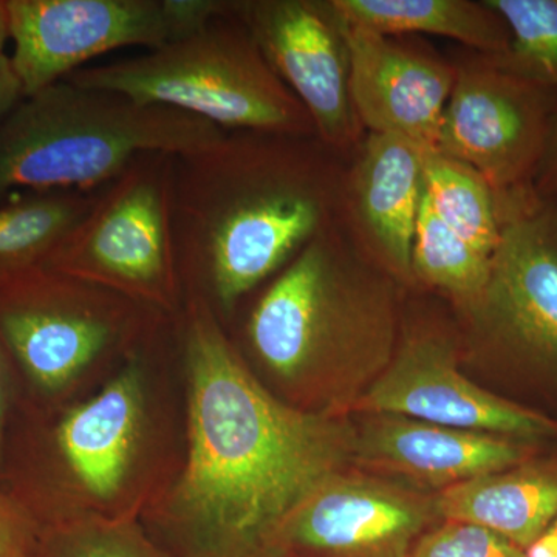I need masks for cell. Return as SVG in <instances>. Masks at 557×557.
<instances>
[{
	"mask_svg": "<svg viewBox=\"0 0 557 557\" xmlns=\"http://www.w3.org/2000/svg\"><path fill=\"white\" fill-rule=\"evenodd\" d=\"M440 520L435 494L354 467L321 483L271 547L293 557H409Z\"/></svg>",
	"mask_w": 557,
	"mask_h": 557,
	"instance_id": "cell-12",
	"label": "cell"
},
{
	"mask_svg": "<svg viewBox=\"0 0 557 557\" xmlns=\"http://www.w3.org/2000/svg\"><path fill=\"white\" fill-rule=\"evenodd\" d=\"M97 193L42 190L0 200V274L40 265L87 214Z\"/></svg>",
	"mask_w": 557,
	"mask_h": 557,
	"instance_id": "cell-21",
	"label": "cell"
},
{
	"mask_svg": "<svg viewBox=\"0 0 557 557\" xmlns=\"http://www.w3.org/2000/svg\"><path fill=\"white\" fill-rule=\"evenodd\" d=\"M355 467L429 494L534 457V446L392 413H359Z\"/></svg>",
	"mask_w": 557,
	"mask_h": 557,
	"instance_id": "cell-15",
	"label": "cell"
},
{
	"mask_svg": "<svg viewBox=\"0 0 557 557\" xmlns=\"http://www.w3.org/2000/svg\"><path fill=\"white\" fill-rule=\"evenodd\" d=\"M225 132L182 110L61 79L0 124V200L20 189H100L139 153L188 152Z\"/></svg>",
	"mask_w": 557,
	"mask_h": 557,
	"instance_id": "cell-4",
	"label": "cell"
},
{
	"mask_svg": "<svg viewBox=\"0 0 557 557\" xmlns=\"http://www.w3.org/2000/svg\"><path fill=\"white\" fill-rule=\"evenodd\" d=\"M545 211H547L549 228H552L553 239L557 247V197L556 199L544 201Z\"/></svg>",
	"mask_w": 557,
	"mask_h": 557,
	"instance_id": "cell-31",
	"label": "cell"
},
{
	"mask_svg": "<svg viewBox=\"0 0 557 557\" xmlns=\"http://www.w3.org/2000/svg\"><path fill=\"white\" fill-rule=\"evenodd\" d=\"M175 153H139L98 189L79 220L40 265L171 307L178 271L172 237Z\"/></svg>",
	"mask_w": 557,
	"mask_h": 557,
	"instance_id": "cell-6",
	"label": "cell"
},
{
	"mask_svg": "<svg viewBox=\"0 0 557 557\" xmlns=\"http://www.w3.org/2000/svg\"><path fill=\"white\" fill-rule=\"evenodd\" d=\"M230 9L231 0H7L10 58L30 97L94 58L161 49Z\"/></svg>",
	"mask_w": 557,
	"mask_h": 557,
	"instance_id": "cell-7",
	"label": "cell"
},
{
	"mask_svg": "<svg viewBox=\"0 0 557 557\" xmlns=\"http://www.w3.org/2000/svg\"><path fill=\"white\" fill-rule=\"evenodd\" d=\"M531 189L541 201L553 200L557 197V108L553 113L547 149H545L544 159H542Z\"/></svg>",
	"mask_w": 557,
	"mask_h": 557,
	"instance_id": "cell-26",
	"label": "cell"
},
{
	"mask_svg": "<svg viewBox=\"0 0 557 557\" xmlns=\"http://www.w3.org/2000/svg\"><path fill=\"white\" fill-rule=\"evenodd\" d=\"M131 318L119 296L47 267L0 274V338L44 387L89 368L129 333Z\"/></svg>",
	"mask_w": 557,
	"mask_h": 557,
	"instance_id": "cell-9",
	"label": "cell"
},
{
	"mask_svg": "<svg viewBox=\"0 0 557 557\" xmlns=\"http://www.w3.org/2000/svg\"><path fill=\"white\" fill-rule=\"evenodd\" d=\"M491 259L438 218L423 190L412 245L416 282L446 293L463 310L482 295Z\"/></svg>",
	"mask_w": 557,
	"mask_h": 557,
	"instance_id": "cell-22",
	"label": "cell"
},
{
	"mask_svg": "<svg viewBox=\"0 0 557 557\" xmlns=\"http://www.w3.org/2000/svg\"><path fill=\"white\" fill-rule=\"evenodd\" d=\"M255 557H293L289 556L288 553L282 552V549L270 547L260 552L259 555Z\"/></svg>",
	"mask_w": 557,
	"mask_h": 557,
	"instance_id": "cell-32",
	"label": "cell"
},
{
	"mask_svg": "<svg viewBox=\"0 0 557 557\" xmlns=\"http://www.w3.org/2000/svg\"><path fill=\"white\" fill-rule=\"evenodd\" d=\"M64 79L139 104L182 110L223 131L318 138L310 113L234 14V0L226 13L185 38L132 60L76 70Z\"/></svg>",
	"mask_w": 557,
	"mask_h": 557,
	"instance_id": "cell-5",
	"label": "cell"
},
{
	"mask_svg": "<svg viewBox=\"0 0 557 557\" xmlns=\"http://www.w3.org/2000/svg\"><path fill=\"white\" fill-rule=\"evenodd\" d=\"M485 2L509 33L508 49L486 60L557 101V0Z\"/></svg>",
	"mask_w": 557,
	"mask_h": 557,
	"instance_id": "cell-23",
	"label": "cell"
},
{
	"mask_svg": "<svg viewBox=\"0 0 557 557\" xmlns=\"http://www.w3.org/2000/svg\"><path fill=\"white\" fill-rule=\"evenodd\" d=\"M234 14L310 113L319 141L332 152L359 145L346 28L329 0H234Z\"/></svg>",
	"mask_w": 557,
	"mask_h": 557,
	"instance_id": "cell-11",
	"label": "cell"
},
{
	"mask_svg": "<svg viewBox=\"0 0 557 557\" xmlns=\"http://www.w3.org/2000/svg\"><path fill=\"white\" fill-rule=\"evenodd\" d=\"M0 557H27V537L3 507H0Z\"/></svg>",
	"mask_w": 557,
	"mask_h": 557,
	"instance_id": "cell-28",
	"label": "cell"
},
{
	"mask_svg": "<svg viewBox=\"0 0 557 557\" xmlns=\"http://www.w3.org/2000/svg\"><path fill=\"white\" fill-rule=\"evenodd\" d=\"M555 98L480 54L456 65L437 152L478 171L500 196L531 189L547 149Z\"/></svg>",
	"mask_w": 557,
	"mask_h": 557,
	"instance_id": "cell-10",
	"label": "cell"
},
{
	"mask_svg": "<svg viewBox=\"0 0 557 557\" xmlns=\"http://www.w3.org/2000/svg\"><path fill=\"white\" fill-rule=\"evenodd\" d=\"M0 420H2V387H0Z\"/></svg>",
	"mask_w": 557,
	"mask_h": 557,
	"instance_id": "cell-33",
	"label": "cell"
},
{
	"mask_svg": "<svg viewBox=\"0 0 557 557\" xmlns=\"http://www.w3.org/2000/svg\"><path fill=\"white\" fill-rule=\"evenodd\" d=\"M461 311L480 354L557 381V247L534 194L512 203L485 288Z\"/></svg>",
	"mask_w": 557,
	"mask_h": 557,
	"instance_id": "cell-8",
	"label": "cell"
},
{
	"mask_svg": "<svg viewBox=\"0 0 557 557\" xmlns=\"http://www.w3.org/2000/svg\"><path fill=\"white\" fill-rule=\"evenodd\" d=\"M344 28L351 100L362 127L369 134L399 135L421 148L437 149L456 65L394 36Z\"/></svg>",
	"mask_w": 557,
	"mask_h": 557,
	"instance_id": "cell-14",
	"label": "cell"
},
{
	"mask_svg": "<svg viewBox=\"0 0 557 557\" xmlns=\"http://www.w3.org/2000/svg\"><path fill=\"white\" fill-rule=\"evenodd\" d=\"M424 196L438 218L482 255L493 258L500 244L511 197L500 196L478 171L426 150Z\"/></svg>",
	"mask_w": 557,
	"mask_h": 557,
	"instance_id": "cell-20",
	"label": "cell"
},
{
	"mask_svg": "<svg viewBox=\"0 0 557 557\" xmlns=\"http://www.w3.org/2000/svg\"><path fill=\"white\" fill-rule=\"evenodd\" d=\"M409 557H525V552L486 528L440 520L418 539Z\"/></svg>",
	"mask_w": 557,
	"mask_h": 557,
	"instance_id": "cell-24",
	"label": "cell"
},
{
	"mask_svg": "<svg viewBox=\"0 0 557 557\" xmlns=\"http://www.w3.org/2000/svg\"><path fill=\"white\" fill-rule=\"evenodd\" d=\"M408 138L369 134L343 177L339 215L358 247L397 282L413 284L412 245L423 199L424 153Z\"/></svg>",
	"mask_w": 557,
	"mask_h": 557,
	"instance_id": "cell-16",
	"label": "cell"
},
{
	"mask_svg": "<svg viewBox=\"0 0 557 557\" xmlns=\"http://www.w3.org/2000/svg\"><path fill=\"white\" fill-rule=\"evenodd\" d=\"M7 40H10L9 11L7 0H0V53H3Z\"/></svg>",
	"mask_w": 557,
	"mask_h": 557,
	"instance_id": "cell-30",
	"label": "cell"
},
{
	"mask_svg": "<svg viewBox=\"0 0 557 557\" xmlns=\"http://www.w3.org/2000/svg\"><path fill=\"white\" fill-rule=\"evenodd\" d=\"M185 317L190 448L172 520L189 557H255L321 483L355 467L357 429L274 398L200 300Z\"/></svg>",
	"mask_w": 557,
	"mask_h": 557,
	"instance_id": "cell-1",
	"label": "cell"
},
{
	"mask_svg": "<svg viewBox=\"0 0 557 557\" xmlns=\"http://www.w3.org/2000/svg\"><path fill=\"white\" fill-rule=\"evenodd\" d=\"M354 412L392 413L465 431L534 443L557 438V421L480 387L458 366L456 344L418 330L398 344Z\"/></svg>",
	"mask_w": 557,
	"mask_h": 557,
	"instance_id": "cell-13",
	"label": "cell"
},
{
	"mask_svg": "<svg viewBox=\"0 0 557 557\" xmlns=\"http://www.w3.org/2000/svg\"><path fill=\"white\" fill-rule=\"evenodd\" d=\"M53 557H168L135 527L95 523L76 528L57 542Z\"/></svg>",
	"mask_w": 557,
	"mask_h": 557,
	"instance_id": "cell-25",
	"label": "cell"
},
{
	"mask_svg": "<svg viewBox=\"0 0 557 557\" xmlns=\"http://www.w3.org/2000/svg\"><path fill=\"white\" fill-rule=\"evenodd\" d=\"M332 156L317 137L251 131L175 153L178 277L219 321L338 218L344 172Z\"/></svg>",
	"mask_w": 557,
	"mask_h": 557,
	"instance_id": "cell-2",
	"label": "cell"
},
{
	"mask_svg": "<svg viewBox=\"0 0 557 557\" xmlns=\"http://www.w3.org/2000/svg\"><path fill=\"white\" fill-rule=\"evenodd\" d=\"M24 89L9 54L0 53V124L24 100Z\"/></svg>",
	"mask_w": 557,
	"mask_h": 557,
	"instance_id": "cell-27",
	"label": "cell"
},
{
	"mask_svg": "<svg viewBox=\"0 0 557 557\" xmlns=\"http://www.w3.org/2000/svg\"><path fill=\"white\" fill-rule=\"evenodd\" d=\"M525 557H557V515L544 533L525 549Z\"/></svg>",
	"mask_w": 557,
	"mask_h": 557,
	"instance_id": "cell-29",
	"label": "cell"
},
{
	"mask_svg": "<svg viewBox=\"0 0 557 557\" xmlns=\"http://www.w3.org/2000/svg\"><path fill=\"white\" fill-rule=\"evenodd\" d=\"M395 282L338 215L259 296L245 339L276 379L313 384L325 412L347 416L397 351Z\"/></svg>",
	"mask_w": 557,
	"mask_h": 557,
	"instance_id": "cell-3",
	"label": "cell"
},
{
	"mask_svg": "<svg viewBox=\"0 0 557 557\" xmlns=\"http://www.w3.org/2000/svg\"><path fill=\"white\" fill-rule=\"evenodd\" d=\"M440 519L474 523L523 552L557 515V458H530L435 494Z\"/></svg>",
	"mask_w": 557,
	"mask_h": 557,
	"instance_id": "cell-17",
	"label": "cell"
},
{
	"mask_svg": "<svg viewBox=\"0 0 557 557\" xmlns=\"http://www.w3.org/2000/svg\"><path fill=\"white\" fill-rule=\"evenodd\" d=\"M141 416L139 372L131 366L98 397L72 410L62 421V453L94 496L108 498L119 491L137 445Z\"/></svg>",
	"mask_w": 557,
	"mask_h": 557,
	"instance_id": "cell-18",
	"label": "cell"
},
{
	"mask_svg": "<svg viewBox=\"0 0 557 557\" xmlns=\"http://www.w3.org/2000/svg\"><path fill=\"white\" fill-rule=\"evenodd\" d=\"M346 27L376 35L442 36L471 47L482 57H497L508 49L504 21L485 0H329Z\"/></svg>",
	"mask_w": 557,
	"mask_h": 557,
	"instance_id": "cell-19",
	"label": "cell"
}]
</instances>
